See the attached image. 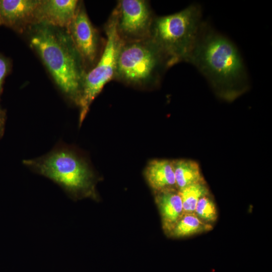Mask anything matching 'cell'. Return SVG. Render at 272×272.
Masks as SVG:
<instances>
[{
  "instance_id": "1",
  "label": "cell",
  "mask_w": 272,
  "mask_h": 272,
  "mask_svg": "<svg viewBox=\"0 0 272 272\" xmlns=\"http://www.w3.org/2000/svg\"><path fill=\"white\" fill-rule=\"evenodd\" d=\"M187 62L196 67L215 94L225 101H233L249 88L246 67L236 46L205 22Z\"/></svg>"
},
{
  "instance_id": "2",
  "label": "cell",
  "mask_w": 272,
  "mask_h": 272,
  "mask_svg": "<svg viewBox=\"0 0 272 272\" xmlns=\"http://www.w3.org/2000/svg\"><path fill=\"white\" fill-rule=\"evenodd\" d=\"M30 42L58 87L79 103L86 73L82 60L70 36H63L44 25L36 29Z\"/></svg>"
},
{
  "instance_id": "3",
  "label": "cell",
  "mask_w": 272,
  "mask_h": 272,
  "mask_svg": "<svg viewBox=\"0 0 272 272\" xmlns=\"http://www.w3.org/2000/svg\"><path fill=\"white\" fill-rule=\"evenodd\" d=\"M201 7L192 4L173 14L155 17L150 38L166 57L170 67L186 62L203 23Z\"/></svg>"
},
{
  "instance_id": "4",
  "label": "cell",
  "mask_w": 272,
  "mask_h": 272,
  "mask_svg": "<svg viewBox=\"0 0 272 272\" xmlns=\"http://www.w3.org/2000/svg\"><path fill=\"white\" fill-rule=\"evenodd\" d=\"M168 68L166 57L150 37L122 41L114 79L136 87L153 86L160 82Z\"/></svg>"
},
{
  "instance_id": "5",
  "label": "cell",
  "mask_w": 272,
  "mask_h": 272,
  "mask_svg": "<svg viewBox=\"0 0 272 272\" xmlns=\"http://www.w3.org/2000/svg\"><path fill=\"white\" fill-rule=\"evenodd\" d=\"M23 163L70 194L90 195L93 193L91 170L82 159L67 148H57L40 157L25 160Z\"/></svg>"
},
{
  "instance_id": "6",
  "label": "cell",
  "mask_w": 272,
  "mask_h": 272,
  "mask_svg": "<svg viewBox=\"0 0 272 272\" xmlns=\"http://www.w3.org/2000/svg\"><path fill=\"white\" fill-rule=\"evenodd\" d=\"M106 36L103 50L95 66L86 73L84 77L81 97L80 123L85 118L92 101L101 91L105 85L114 79L118 51L122 43L115 23V17L112 11L104 26Z\"/></svg>"
},
{
  "instance_id": "7",
  "label": "cell",
  "mask_w": 272,
  "mask_h": 272,
  "mask_svg": "<svg viewBox=\"0 0 272 272\" xmlns=\"http://www.w3.org/2000/svg\"><path fill=\"white\" fill-rule=\"evenodd\" d=\"M113 12L116 30L123 42L141 40L150 37L155 17L148 1H118Z\"/></svg>"
},
{
  "instance_id": "8",
  "label": "cell",
  "mask_w": 272,
  "mask_h": 272,
  "mask_svg": "<svg viewBox=\"0 0 272 272\" xmlns=\"http://www.w3.org/2000/svg\"><path fill=\"white\" fill-rule=\"evenodd\" d=\"M67 28L71 40L83 64H94L98 56L99 38L82 5H79Z\"/></svg>"
},
{
  "instance_id": "9",
  "label": "cell",
  "mask_w": 272,
  "mask_h": 272,
  "mask_svg": "<svg viewBox=\"0 0 272 272\" xmlns=\"http://www.w3.org/2000/svg\"><path fill=\"white\" fill-rule=\"evenodd\" d=\"M78 6L79 1L76 0L41 1L35 14L47 24L67 28Z\"/></svg>"
},
{
  "instance_id": "10",
  "label": "cell",
  "mask_w": 272,
  "mask_h": 272,
  "mask_svg": "<svg viewBox=\"0 0 272 272\" xmlns=\"http://www.w3.org/2000/svg\"><path fill=\"white\" fill-rule=\"evenodd\" d=\"M41 1L0 0L2 24L13 25L35 14Z\"/></svg>"
},
{
  "instance_id": "11",
  "label": "cell",
  "mask_w": 272,
  "mask_h": 272,
  "mask_svg": "<svg viewBox=\"0 0 272 272\" xmlns=\"http://www.w3.org/2000/svg\"><path fill=\"white\" fill-rule=\"evenodd\" d=\"M146 175L150 186L156 190H164L176 184L172 162L155 160L149 164Z\"/></svg>"
},
{
  "instance_id": "12",
  "label": "cell",
  "mask_w": 272,
  "mask_h": 272,
  "mask_svg": "<svg viewBox=\"0 0 272 272\" xmlns=\"http://www.w3.org/2000/svg\"><path fill=\"white\" fill-rule=\"evenodd\" d=\"M157 200L165 224L168 226L175 225L183 211L179 194L165 189L158 195Z\"/></svg>"
},
{
  "instance_id": "13",
  "label": "cell",
  "mask_w": 272,
  "mask_h": 272,
  "mask_svg": "<svg viewBox=\"0 0 272 272\" xmlns=\"http://www.w3.org/2000/svg\"><path fill=\"white\" fill-rule=\"evenodd\" d=\"M172 164L176 184L180 189L202 182L199 167L195 161L180 159L173 161Z\"/></svg>"
},
{
  "instance_id": "14",
  "label": "cell",
  "mask_w": 272,
  "mask_h": 272,
  "mask_svg": "<svg viewBox=\"0 0 272 272\" xmlns=\"http://www.w3.org/2000/svg\"><path fill=\"white\" fill-rule=\"evenodd\" d=\"M210 225L201 221L193 213H188L179 219L174 225L172 234L174 236L182 237L209 230Z\"/></svg>"
},
{
  "instance_id": "15",
  "label": "cell",
  "mask_w": 272,
  "mask_h": 272,
  "mask_svg": "<svg viewBox=\"0 0 272 272\" xmlns=\"http://www.w3.org/2000/svg\"><path fill=\"white\" fill-rule=\"evenodd\" d=\"M208 193V188L202 182L180 189L179 194L182 200L183 211L187 213H192L199 199L207 195Z\"/></svg>"
},
{
  "instance_id": "16",
  "label": "cell",
  "mask_w": 272,
  "mask_h": 272,
  "mask_svg": "<svg viewBox=\"0 0 272 272\" xmlns=\"http://www.w3.org/2000/svg\"><path fill=\"white\" fill-rule=\"evenodd\" d=\"M194 212L200 219L206 222H214L217 217L216 206L213 201L207 195L199 199Z\"/></svg>"
},
{
  "instance_id": "17",
  "label": "cell",
  "mask_w": 272,
  "mask_h": 272,
  "mask_svg": "<svg viewBox=\"0 0 272 272\" xmlns=\"http://www.w3.org/2000/svg\"><path fill=\"white\" fill-rule=\"evenodd\" d=\"M9 63L5 58L0 55V92L3 81L9 70Z\"/></svg>"
},
{
  "instance_id": "18",
  "label": "cell",
  "mask_w": 272,
  "mask_h": 272,
  "mask_svg": "<svg viewBox=\"0 0 272 272\" xmlns=\"http://www.w3.org/2000/svg\"><path fill=\"white\" fill-rule=\"evenodd\" d=\"M5 120V114L2 110H0V139L3 137L4 132Z\"/></svg>"
},
{
  "instance_id": "19",
  "label": "cell",
  "mask_w": 272,
  "mask_h": 272,
  "mask_svg": "<svg viewBox=\"0 0 272 272\" xmlns=\"http://www.w3.org/2000/svg\"><path fill=\"white\" fill-rule=\"evenodd\" d=\"M2 24V21H1V17H0V25Z\"/></svg>"
}]
</instances>
